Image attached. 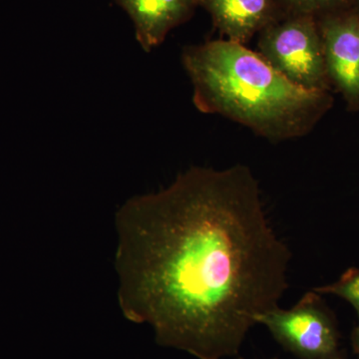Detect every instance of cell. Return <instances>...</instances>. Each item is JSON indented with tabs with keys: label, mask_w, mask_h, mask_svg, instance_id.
I'll return each mask as SVG.
<instances>
[{
	"label": "cell",
	"mask_w": 359,
	"mask_h": 359,
	"mask_svg": "<svg viewBox=\"0 0 359 359\" xmlns=\"http://www.w3.org/2000/svg\"><path fill=\"white\" fill-rule=\"evenodd\" d=\"M118 302L160 346L198 359L237 355L257 316L278 308L290 252L249 167H192L115 217Z\"/></svg>",
	"instance_id": "1"
},
{
	"label": "cell",
	"mask_w": 359,
	"mask_h": 359,
	"mask_svg": "<svg viewBox=\"0 0 359 359\" xmlns=\"http://www.w3.org/2000/svg\"><path fill=\"white\" fill-rule=\"evenodd\" d=\"M354 351L359 355V325L355 330H353V337H351Z\"/></svg>",
	"instance_id": "10"
},
{
	"label": "cell",
	"mask_w": 359,
	"mask_h": 359,
	"mask_svg": "<svg viewBox=\"0 0 359 359\" xmlns=\"http://www.w3.org/2000/svg\"><path fill=\"white\" fill-rule=\"evenodd\" d=\"M276 341L299 359H346L334 316L323 297L311 290L292 309L280 306L257 316Z\"/></svg>",
	"instance_id": "4"
},
{
	"label": "cell",
	"mask_w": 359,
	"mask_h": 359,
	"mask_svg": "<svg viewBox=\"0 0 359 359\" xmlns=\"http://www.w3.org/2000/svg\"><path fill=\"white\" fill-rule=\"evenodd\" d=\"M128 14L142 49L151 52L193 15L196 0H113Z\"/></svg>",
	"instance_id": "6"
},
{
	"label": "cell",
	"mask_w": 359,
	"mask_h": 359,
	"mask_svg": "<svg viewBox=\"0 0 359 359\" xmlns=\"http://www.w3.org/2000/svg\"><path fill=\"white\" fill-rule=\"evenodd\" d=\"M238 359H244V358H238ZM273 359H276V358H273Z\"/></svg>",
	"instance_id": "11"
},
{
	"label": "cell",
	"mask_w": 359,
	"mask_h": 359,
	"mask_svg": "<svg viewBox=\"0 0 359 359\" xmlns=\"http://www.w3.org/2000/svg\"><path fill=\"white\" fill-rule=\"evenodd\" d=\"M230 41L244 44L273 22V0H196Z\"/></svg>",
	"instance_id": "7"
},
{
	"label": "cell",
	"mask_w": 359,
	"mask_h": 359,
	"mask_svg": "<svg viewBox=\"0 0 359 359\" xmlns=\"http://www.w3.org/2000/svg\"><path fill=\"white\" fill-rule=\"evenodd\" d=\"M327 77L351 101L359 99V20H327L321 28Z\"/></svg>",
	"instance_id": "5"
},
{
	"label": "cell",
	"mask_w": 359,
	"mask_h": 359,
	"mask_svg": "<svg viewBox=\"0 0 359 359\" xmlns=\"http://www.w3.org/2000/svg\"><path fill=\"white\" fill-rule=\"evenodd\" d=\"M200 112L218 114L278 142L306 136L327 108V92L302 88L257 52L228 39L183 49Z\"/></svg>",
	"instance_id": "2"
},
{
	"label": "cell",
	"mask_w": 359,
	"mask_h": 359,
	"mask_svg": "<svg viewBox=\"0 0 359 359\" xmlns=\"http://www.w3.org/2000/svg\"><path fill=\"white\" fill-rule=\"evenodd\" d=\"M313 290L320 294H332L344 299L355 309L359 318V269H348L337 282L314 287Z\"/></svg>",
	"instance_id": "8"
},
{
	"label": "cell",
	"mask_w": 359,
	"mask_h": 359,
	"mask_svg": "<svg viewBox=\"0 0 359 359\" xmlns=\"http://www.w3.org/2000/svg\"><path fill=\"white\" fill-rule=\"evenodd\" d=\"M294 11L299 14H311L316 11L332 6L339 0H283Z\"/></svg>",
	"instance_id": "9"
},
{
	"label": "cell",
	"mask_w": 359,
	"mask_h": 359,
	"mask_svg": "<svg viewBox=\"0 0 359 359\" xmlns=\"http://www.w3.org/2000/svg\"><path fill=\"white\" fill-rule=\"evenodd\" d=\"M257 53L292 83L327 92V73L323 40L311 14L297 13L264 27Z\"/></svg>",
	"instance_id": "3"
}]
</instances>
